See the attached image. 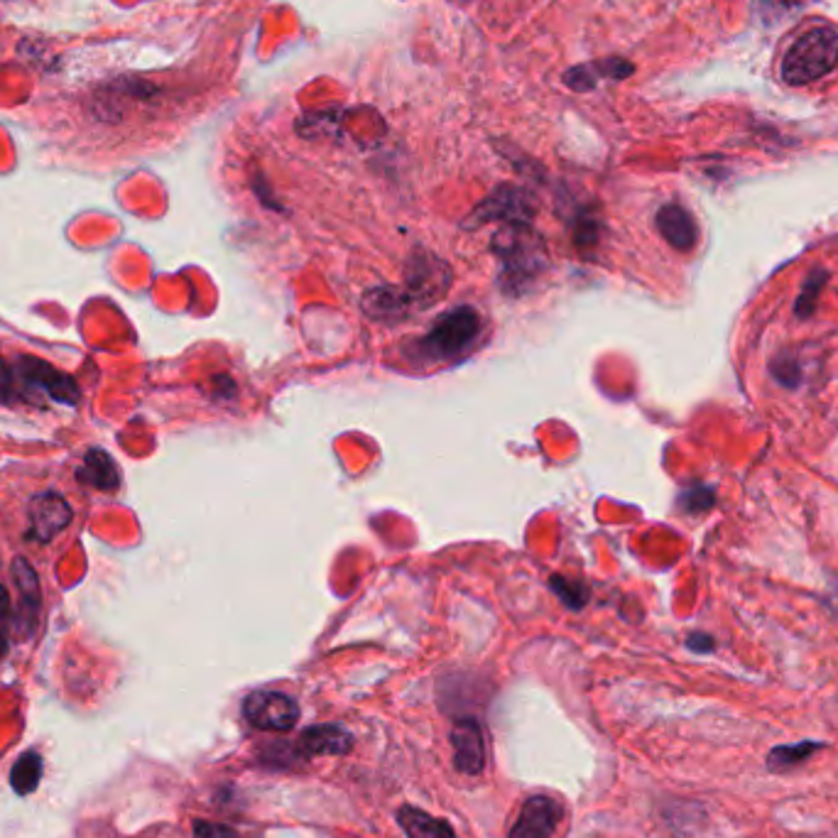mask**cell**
Masks as SVG:
<instances>
[{
  "label": "cell",
  "instance_id": "6da1fadb",
  "mask_svg": "<svg viewBox=\"0 0 838 838\" xmlns=\"http://www.w3.org/2000/svg\"><path fill=\"white\" fill-rule=\"evenodd\" d=\"M82 511V491L64 468L27 464L0 476V523L29 554H55L76 532Z\"/></svg>",
  "mask_w": 838,
  "mask_h": 838
},
{
  "label": "cell",
  "instance_id": "7a4b0ae2",
  "mask_svg": "<svg viewBox=\"0 0 838 838\" xmlns=\"http://www.w3.org/2000/svg\"><path fill=\"white\" fill-rule=\"evenodd\" d=\"M483 332V319L471 307H458L446 312L429 328V334L417 342V358L429 363L456 361L478 344Z\"/></svg>",
  "mask_w": 838,
  "mask_h": 838
},
{
  "label": "cell",
  "instance_id": "3957f363",
  "mask_svg": "<svg viewBox=\"0 0 838 838\" xmlns=\"http://www.w3.org/2000/svg\"><path fill=\"white\" fill-rule=\"evenodd\" d=\"M838 67V33L829 25L806 29L782 57V82L790 86L812 84Z\"/></svg>",
  "mask_w": 838,
  "mask_h": 838
},
{
  "label": "cell",
  "instance_id": "277c9868",
  "mask_svg": "<svg viewBox=\"0 0 838 838\" xmlns=\"http://www.w3.org/2000/svg\"><path fill=\"white\" fill-rule=\"evenodd\" d=\"M246 721L261 731H289L299 721V706L292 696L279 692H253L243 702Z\"/></svg>",
  "mask_w": 838,
  "mask_h": 838
},
{
  "label": "cell",
  "instance_id": "5b68a950",
  "mask_svg": "<svg viewBox=\"0 0 838 838\" xmlns=\"http://www.w3.org/2000/svg\"><path fill=\"white\" fill-rule=\"evenodd\" d=\"M564 819V806L552 797H530L517 814L507 838H554Z\"/></svg>",
  "mask_w": 838,
  "mask_h": 838
},
{
  "label": "cell",
  "instance_id": "8992f818",
  "mask_svg": "<svg viewBox=\"0 0 838 838\" xmlns=\"http://www.w3.org/2000/svg\"><path fill=\"white\" fill-rule=\"evenodd\" d=\"M452 743H454V763L458 773L478 775L483 770L486 745H483L481 726H478L476 718H464V721H458L454 726Z\"/></svg>",
  "mask_w": 838,
  "mask_h": 838
},
{
  "label": "cell",
  "instance_id": "52a82bcc",
  "mask_svg": "<svg viewBox=\"0 0 838 838\" xmlns=\"http://www.w3.org/2000/svg\"><path fill=\"white\" fill-rule=\"evenodd\" d=\"M532 212V204L523 189L505 184L488 196L486 202L476 208V222H488V218H511V222H525Z\"/></svg>",
  "mask_w": 838,
  "mask_h": 838
},
{
  "label": "cell",
  "instance_id": "ba28073f",
  "mask_svg": "<svg viewBox=\"0 0 838 838\" xmlns=\"http://www.w3.org/2000/svg\"><path fill=\"white\" fill-rule=\"evenodd\" d=\"M657 228L667 243L677 251H692L698 241V228L694 216L680 204H665L657 212Z\"/></svg>",
  "mask_w": 838,
  "mask_h": 838
},
{
  "label": "cell",
  "instance_id": "9c48e42d",
  "mask_svg": "<svg viewBox=\"0 0 838 838\" xmlns=\"http://www.w3.org/2000/svg\"><path fill=\"white\" fill-rule=\"evenodd\" d=\"M633 69L635 67L621 57H608L603 62H591V64L568 69L564 74V84L572 88V92L586 94L598 84V79H627L633 74Z\"/></svg>",
  "mask_w": 838,
  "mask_h": 838
},
{
  "label": "cell",
  "instance_id": "30bf717a",
  "mask_svg": "<svg viewBox=\"0 0 838 838\" xmlns=\"http://www.w3.org/2000/svg\"><path fill=\"white\" fill-rule=\"evenodd\" d=\"M302 753L304 755H346L354 747V735L342 726H316L307 728L302 733Z\"/></svg>",
  "mask_w": 838,
  "mask_h": 838
},
{
  "label": "cell",
  "instance_id": "8fae6325",
  "mask_svg": "<svg viewBox=\"0 0 838 838\" xmlns=\"http://www.w3.org/2000/svg\"><path fill=\"white\" fill-rule=\"evenodd\" d=\"M397 822H400L403 831L410 838H458L446 822L422 810H415V806H403L397 812Z\"/></svg>",
  "mask_w": 838,
  "mask_h": 838
},
{
  "label": "cell",
  "instance_id": "7c38bea8",
  "mask_svg": "<svg viewBox=\"0 0 838 838\" xmlns=\"http://www.w3.org/2000/svg\"><path fill=\"white\" fill-rule=\"evenodd\" d=\"M824 747V743L819 741H802V743H794V745H777L773 747L770 753H767V770L773 773H787V770H794V767H800L802 763L810 761L812 755H816Z\"/></svg>",
  "mask_w": 838,
  "mask_h": 838
},
{
  "label": "cell",
  "instance_id": "4fadbf2b",
  "mask_svg": "<svg viewBox=\"0 0 838 838\" xmlns=\"http://www.w3.org/2000/svg\"><path fill=\"white\" fill-rule=\"evenodd\" d=\"M39 780H43V757L33 751L20 755L17 763L13 765V773H10L13 790L17 794H29L37 790Z\"/></svg>",
  "mask_w": 838,
  "mask_h": 838
},
{
  "label": "cell",
  "instance_id": "5bb4252c",
  "mask_svg": "<svg viewBox=\"0 0 838 838\" xmlns=\"http://www.w3.org/2000/svg\"><path fill=\"white\" fill-rule=\"evenodd\" d=\"M826 279H829V273H826V271H812L810 275H806V279L802 283V292H800V297H797V302H794V314L797 316L810 319L814 314L816 302H819V295H822V289L826 285Z\"/></svg>",
  "mask_w": 838,
  "mask_h": 838
},
{
  "label": "cell",
  "instance_id": "9a60e30c",
  "mask_svg": "<svg viewBox=\"0 0 838 838\" xmlns=\"http://www.w3.org/2000/svg\"><path fill=\"white\" fill-rule=\"evenodd\" d=\"M770 375L782 387H790V391H794V387H800V383H802V366L792 354H780V356L773 358Z\"/></svg>",
  "mask_w": 838,
  "mask_h": 838
},
{
  "label": "cell",
  "instance_id": "2e32d148",
  "mask_svg": "<svg viewBox=\"0 0 838 838\" xmlns=\"http://www.w3.org/2000/svg\"><path fill=\"white\" fill-rule=\"evenodd\" d=\"M680 505L684 507V513H690V515L708 513L716 505L714 488H708V486H694V488H690V491H684L680 495Z\"/></svg>",
  "mask_w": 838,
  "mask_h": 838
},
{
  "label": "cell",
  "instance_id": "e0dca14e",
  "mask_svg": "<svg viewBox=\"0 0 838 838\" xmlns=\"http://www.w3.org/2000/svg\"><path fill=\"white\" fill-rule=\"evenodd\" d=\"M194 838H238V834L226 824L214 822H194Z\"/></svg>",
  "mask_w": 838,
  "mask_h": 838
},
{
  "label": "cell",
  "instance_id": "ac0fdd59",
  "mask_svg": "<svg viewBox=\"0 0 838 838\" xmlns=\"http://www.w3.org/2000/svg\"><path fill=\"white\" fill-rule=\"evenodd\" d=\"M686 647H690V650H694V653H698V655H706V653H714L716 643H714L711 635L692 633L690 637H686Z\"/></svg>",
  "mask_w": 838,
  "mask_h": 838
},
{
  "label": "cell",
  "instance_id": "d6986e66",
  "mask_svg": "<svg viewBox=\"0 0 838 838\" xmlns=\"http://www.w3.org/2000/svg\"><path fill=\"white\" fill-rule=\"evenodd\" d=\"M10 387H13V381H10L8 371L3 368V363H0V400H5L10 395Z\"/></svg>",
  "mask_w": 838,
  "mask_h": 838
}]
</instances>
